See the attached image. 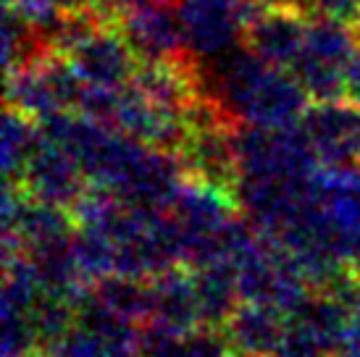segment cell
<instances>
[{"instance_id":"6da1fadb","label":"cell","mask_w":360,"mask_h":357,"mask_svg":"<svg viewBox=\"0 0 360 357\" xmlns=\"http://www.w3.org/2000/svg\"><path fill=\"white\" fill-rule=\"evenodd\" d=\"M202 95L216 98L237 124L295 126L310 105V95L292 69L274 66L252 50L237 48L213 60L210 74L200 69Z\"/></svg>"},{"instance_id":"7a4b0ae2","label":"cell","mask_w":360,"mask_h":357,"mask_svg":"<svg viewBox=\"0 0 360 357\" xmlns=\"http://www.w3.org/2000/svg\"><path fill=\"white\" fill-rule=\"evenodd\" d=\"M360 53V34L352 24L326 16L308 21L300 56L290 69L310 100L347 98V74Z\"/></svg>"},{"instance_id":"3957f363","label":"cell","mask_w":360,"mask_h":357,"mask_svg":"<svg viewBox=\"0 0 360 357\" xmlns=\"http://www.w3.org/2000/svg\"><path fill=\"white\" fill-rule=\"evenodd\" d=\"M234 148L245 178H305L321 169L297 124L279 129L240 124L234 131Z\"/></svg>"},{"instance_id":"277c9868","label":"cell","mask_w":360,"mask_h":357,"mask_svg":"<svg viewBox=\"0 0 360 357\" xmlns=\"http://www.w3.org/2000/svg\"><path fill=\"white\" fill-rule=\"evenodd\" d=\"M82 89L84 82L79 79L71 60L56 50H45L40 58L8 71L6 100L8 108L42 121L60 110H77Z\"/></svg>"},{"instance_id":"5b68a950","label":"cell","mask_w":360,"mask_h":357,"mask_svg":"<svg viewBox=\"0 0 360 357\" xmlns=\"http://www.w3.org/2000/svg\"><path fill=\"white\" fill-rule=\"evenodd\" d=\"M297 126L321 166L360 169V105L355 100H313Z\"/></svg>"},{"instance_id":"8992f818","label":"cell","mask_w":360,"mask_h":357,"mask_svg":"<svg viewBox=\"0 0 360 357\" xmlns=\"http://www.w3.org/2000/svg\"><path fill=\"white\" fill-rule=\"evenodd\" d=\"M308 34L305 11L279 0L245 3V37L242 45L274 66L290 69L300 56Z\"/></svg>"},{"instance_id":"52a82bcc","label":"cell","mask_w":360,"mask_h":357,"mask_svg":"<svg viewBox=\"0 0 360 357\" xmlns=\"http://www.w3.org/2000/svg\"><path fill=\"white\" fill-rule=\"evenodd\" d=\"M176 13L195 58L216 60L240 48L245 37V6L237 0H179Z\"/></svg>"},{"instance_id":"ba28073f","label":"cell","mask_w":360,"mask_h":357,"mask_svg":"<svg viewBox=\"0 0 360 357\" xmlns=\"http://www.w3.org/2000/svg\"><path fill=\"white\" fill-rule=\"evenodd\" d=\"M113 126L142 145L171 150V152H179L187 139V131H190L187 113L160 105L148 95H142L131 82L119 92Z\"/></svg>"},{"instance_id":"9c48e42d","label":"cell","mask_w":360,"mask_h":357,"mask_svg":"<svg viewBox=\"0 0 360 357\" xmlns=\"http://www.w3.org/2000/svg\"><path fill=\"white\" fill-rule=\"evenodd\" d=\"M66 58L71 60V66L77 69L84 84L113 89L127 87L140 66L137 53L131 50L124 32L116 24H105L98 32H92Z\"/></svg>"},{"instance_id":"30bf717a","label":"cell","mask_w":360,"mask_h":357,"mask_svg":"<svg viewBox=\"0 0 360 357\" xmlns=\"http://www.w3.org/2000/svg\"><path fill=\"white\" fill-rule=\"evenodd\" d=\"M21 187L40 202L71 210V205L90 187V178L66 150L42 137L24 169Z\"/></svg>"},{"instance_id":"8fae6325","label":"cell","mask_w":360,"mask_h":357,"mask_svg":"<svg viewBox=\"0 0 360 357\" xmlns=\"http://www.w3.org/2000/svg\"><path fill=\"white\" fill-rule=\"evenodd\" d=\"M116 27L124 32L140 60L176 58L187 50L179 13L171 6V0H148L124 11Z\"/></svg>"},{"instance_id":"7c38bea8","label":"cell","mask_w":360,"mask_h":357,"mask_svg":"<svg viewBox=\"0 0 360 357\" xmlns=\"http://www.w3.org/2000/svg\"><path fill=\"white\" fill-rule=\"evenodd\" d=\"M290 326V316L276 305L245 302L224 323L234 357H276Z\"/></svg>"},{"instance_id":"4fadbf2b","label":"cell","mask_w":360,"mask_h":357,"mask_svg":"<svg viewBox=\"0 0 360 357\" xmlns=\"http://www.w3.org/2000/svg\"><path fill=\"white\" fill-rule=\"evenodd\" d=\"M237 213L240 202L231 192L190 176L171 208V216L187 234H219Z\"/></svg>"},{"instance_id":"5bb4252c","label":"cell","mask_w":360,"mask_h":357,"mask_svg":"<svg viewBox=\"0 0 360 357\" xmlns=\"http://www.w3.org/2000/svg\"><path fill=\"white\" fill-rule=\"evenodd\" d=\"M153 281V318L155 323L187 334L200 326V305L192 268L174 266Z\"/></svg>"},{"instance_id":"9a60e30c","label":"cell","mask_w":360,"mask_h":357,"mask_svg":"<svg viewBox=\"0 0 360 357\" xmlns=\"http://www.w3.org/2000/svg\"><path fill=\"white\" fill-rule=\"evenodd\" d=\"M192 276L198 289L200 323L224 328L234 308L242 302L240 289H237V266L231 260H216L202 268H195Z\"/></svg>"},{"instance_id":"2e32d148","label":"cell","mask_w":360,"mask_h":357,"mask_svg":"<svg viewBox=\"0 0 360 357\" xmlns=\"http://www.w3.org/2000/svg\"><path fill=\"white\" fill-rule=\"evenodd\" d=\"M297 326H302L310 337L319 342L329 355L342 347L352 328V310L331 294L310 292V297L290 316Z\"/></svg>"},{"instance_id":"e0dca14e","label":"cell","mask_w":360,"mask_h":357,"mask_svg":"<svg viewBox=\"0 0 360 357\" xmlns=\"http://www.w3.org/2000/svg\"><path fill=\"white\" fill-rule=\"evenodd\" d=\"M92 292L116 310L119 316L129 318L134 323H148L153 318V281L134 278L124 273H110L92 284Z\"/></svg>"},{"instance_id":"ac0fdd59","label":"cell","mask_w":360,"mask_h":357,"mask_svg":"<svg viewBox=\"0 0 360 357\" xmlns=\"http://www.w3.org/2000/svg\"><path fill=\"white\" fill-rule=\"evenodd\" d=\"M42 139L40 124L16 108L6 110L3 119V176L8 184H21L24 169Z\"/></svg>"},{"instance_id":"d6986e66","label":"cell","mask_w":360,"mask_h":357,"mask_svg":"<svg viewBox=\"0 0 360 357\" xmlns=\"http://www.w3.org/2000/svg\"><path fill=\"white\" fill-rule=\"evenodd\" d=\"M71 247H74L82 273L90 284L116 273V242L105 231L92 226H77L71 237Z\"/></svg>"},{"instance_id":"ffe728a7","label":"cell","mask_w":360,"mask_h":357,"mask_svg":"<svg viewBox=\"0 0 360 357\" xmlns=\"http://www.w3.org/2000/svg\"><path fill=\"white\" fill-rule=\"evenodd\" d=\"M30 316L34 328H37L42 352L56 347L60 339L77 326V308H74V302H69L60 294H51V292H42L37 302L32 305Z\"/></svg>"},{"instance_id":"44dd1931","label":"cell","mask_w":360,"mask_h":357,"mask_svg":"<svg viewBox=\"0 0 360 357\" xmlns=\"http://www.w3.org/2000/svg\"><path fill=\"white\" fill-rule=\"evenodd\" d=\"M42 344L27 310L3 308V357H40Z\"/></svg>"},{"instance_id":"7402d4cb","label":"cell","mask_w":360,"mask_h":357,"mask_svg":"<svg viewBox=\"0 0 360 357\" xmlns=\"http://www.w3.org/2000/svg\"><path fill=\"white\" fill-rule=\"evenodd\" d=\"M184 355L187 357H234L226 331L219 326H198L184 334Z\"/></svg>"},{"instance_id":"603a6c76","label":"cell","mask_w":360,"mask_h":357,"mask_svg":"<svg viewBox=\"0 0 360 357\" xmlns=\"http://www.w3.org/2000/svg\"><path fill=\"white\" fill-rule=\"evenodd\" d=\"M48 357H108V349L103 347V342L92 331L82 328L79 323L71 328L66 337L60 339L56 347L42 352Z\"/></svg>"},{"instance_id":"cb8c5ba5","label":"cell","mask_w":360,"mask_h":357,"mask_svg":"<svg viewBox=\"0 0 360 357\" xmlns=\"http://www.w3.org/2000/svg\"><path fill=\"white\" fill-rule=\"evenodd\" d=\"M276 357H331V355L321 347L316 339L310 337L305 328L297 326L295 320H290L287 334H284V342H281L279 355Z\"/></svg>"},{"instance_id":"d4e9b609","label":"cell","mask_w":360,"mask_h":357,"mask_svg":"<svg viewBox=\"0 0 360 357\" xmlns=\"http://www.w3.org/2000/svg\"><path fill=\"white\" fill-rule=\"evenodd\" d=\"M310 8L316 11V16L345 21L352 27L360 24V0H313Z\"/></svg>"},{"instance_id":"484cf974","label":"cell","mask_w":360,"mask_h":357,"mask_svg":"<svg viewBox=\"0 0 360 357\" xmlns=\"http://www.w3.org/2000/svg\"><path fill=\"white\" fill-rule=\"evenodd\" d=\"M331 357H360V328L352 326L347 339L342 342V347L334 352Z\"/></svg>"},{"instance_id":"4316f807","label":"cell","mask_w":360,"mask_h":357,"mask_svg":"<svg viewBox=\"0 0 360 357\" xmlns=\"http://www.w3.org/2000/svg\"><path fill=\"white\" fill-rule=\"evenodd\" d=\"M347 98L355 100L360 105V53L355 63L350 66V74H347Z\"/></svg>"},{"instance_id":"83f0119b","label":"cell","mask_w":360,"mask_h":357,"mask_svg":"<svg viewBox=\"0 0 360 357\" xmlns=\"http://www.w3.org/2000/svg\"><path fill=\"white\" fill-rule=\"evenodd\" d=\"M60 8L69 11V8H84V6H90V0H56Z\"/></svg>"},{"instance_id":"f1b7e54d","label":"cell","mask_w":360,"mask_h":357,"mask_svg":"<svg viewBox=\"0 0 360 357\" xmlns=\"http://www.w3.org/2000/svg\"><path fill=\"white\" fill-rule=\"evenodd\" d=\"M279 3H290V6H297V8H308V6H313V0H279Z\"/></svg>"},{"instance_id":"f546056e","label":"cell","mask_w":360,"mask_h":357,"mask_svg":"<svg viewBox=\"0 0 360 357\" xmlns=\"http://www.w3.org/2000/svg\"><path fill=\"white\" fill-rule=\"evenodd\" d=\"M237 3H242V6H245V3H252V0H237Z\"/></svg>"},{"instance_id":"4dcf8cb0","label":"cell","mask_w":360,"mask_h":357,"mask_svg":"<svg viewBox=\"0 0 360 357\" xmlns=\"http://www.w3.org/2000/svg\"><path fill=\"white\" fill-rule=\"evenodd\" d=\"M355 30H358V34H360V24H358V27H355Z\"/></svg>"},{"instance_id":"1f68e13d","label":"cell","mask_w":360,"mask_h":357,"mask_svg":"<svg viewBox=\"0 0 360 357\" xmlns=\"http://www.w3.org/2000/svg\"><path fill=\"white\" fill-rule=\"evenodd\" d=\"M40 357H42V355H40Z\"/></svg>"}]
</instances>
